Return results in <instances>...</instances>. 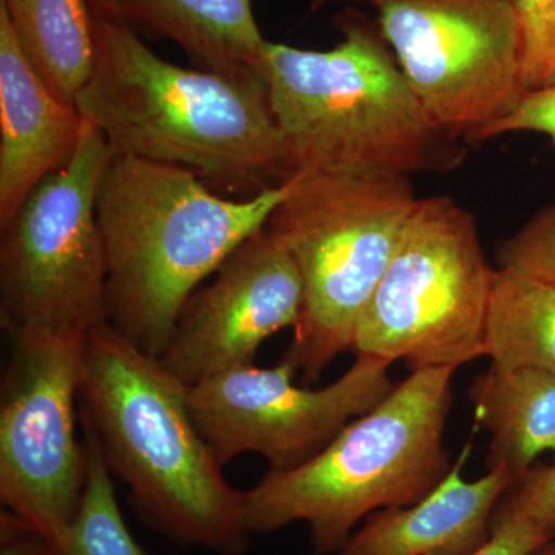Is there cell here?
Returning a JSON list of instances; mask_svg holds the SVG:
<instances>
[{
  "label": "cell",
  "instance_id": "obj_22",
  "mask_svg": "<svg viewBox=\"0 0 555 555\" xmlns=\"http://www.w3.org/2000/svg\"><path fill=\"white\" fill-rule=\"evenodd\" d=\"M517 520L529 521L555 535V465L529 469L500 499L492 529Z\"/></svg>",
  "mask_w": 555,
  "mask_h": 555
},
{
  "label": "cell",
  "instance_id": "obj_11",
  "mask_svg": "<svg viewBox=\"0 0 555 555\" xmlns=\"http://www.w3.org/2000/svg\"><path fill=\"white\" fill-rule=\"evenodd\" d=\"M389 367L378 358L357 356L337 382L308 389L295 385L298 371L286 358L273 367L248 364L189 387L190 412L222 466L254 452L268 460L270 470H291L387 397L396 387Z\"/></svg>",
  "mask_w": 555,
  "mask_h": 555
},
{
  "label": "cell",
  "instance_id": "obj_13",
  "mask_svg": "<svg viewBox=\"0 0 555 555\" xmlns=\"http://www.w3.org/2000/svg\"><path fill=\"white\" fill-rule=\"evenodd\" d=\"M82 130L79 109L51 90L0 10V229L68 163Z\"/></svg>",
  "mask_w": 555,
  "mask_h": 555
},
{
  "label": "cell",
  "instance_id": "obj_24",
  "mask_svg": "<svg viewBox=\"0 0 555 555\" xmlns=\"http://www.w3.org/2000/svg\"><path fill=\"white\" fill-rule=\"evenodd\" d=\"M553 537L529 521H507L492 529L489 542L474 555H528Z\"/></svg>",
  "mask_w": 555,
  "mask_h": 555
},
{
  "label": "cell",
  "instance_id": "obj_20",
  "mask_svg": "<svg viewBox=\"0 0 555 555\" xmlns=\"http://www.w3.org/2000/svg\"><path fill=\"white\" fill-rule=\"evenodd\" d=\"M499 268L513 269L555 284V204L503 241L496 248Z\"/></svg>",
  "mask_w": 555,
  "mask_h": 555
},
{
  "label": "cell",
  "instance_id": "obj_18",
  "mask_svg": "<svg viewBox=\"0 0 555 555\" xmlns=\"http://www.w3.org/2000/svg\"><path fill=\"white\" fill-rule=\"evenodd\" d=\"M485 357L496 367L555 374V284L495 269L485 328Z\"/></svg>",
  "mask_w": 555,
  "mask_h": 555
},
{
  "label": "cell",
  "instance_id": "obj_15",
  "mask_svg": "<svg viewBox=\"0 0 555 555\" xmlns=\"http://www.w3.org/2000/svg\"><path fill=\"white\" fill-rule=\"evenodd\" d=\"M91 14L169 39L198 65L229 76L258 73L266 40L251 0H86Z\"/></svg>",
  "mask_w": 555,
  "mask_h": 555
},
{
  "label": "cell",
  "instance_id": "obj_27",
  "mask_svg": "<svg viewBox=\"0 0 555 555\" xmlns=\"http://www.w3.org/2000/svg\"><path fill=\"white\" fill-rule=\"evenodd\" d=\"M555 537V535H554Z\"/></svg>",
  "mask_w": 555,
  "mask_h": 555
},
{
  "label": "cell",
  "instance_id": "obj_19",
  "mask_svg": "<svg viewBox=\"0 0 555 555\" xmlns=\"http://www.w3.org/2000/svg\"><path fill=\"white\" fill-rule=\"evenodd\" d=\"M80 425L87 455L86 488L67 534L53 545L56 555H147L120 513L113 474L93 426L83 415Z\"/></svg>",
  "mask_w": 555,
  "mask_h": 555
},
{
  "label": "cell",
  "instance_id": "obj_14",
  "mask_svg": "<svg viewBox=\"0 0 555 555\" xmlns=\"http://www.w3.org/2000/svg\"><path fill=\"white\" fill-rule=\"evenodd\" d=\"M469 448L448 476L414 505L387 507L366 518L337 555H474L492 535V516L514 483L505 469L463 478Z\"/></svg>",
  "mask_w": 555,
  "mask_h": 555
},
{
  "label": "cell",
  "instance_id": "obj_17",
  "mask_svg": "<svg viewBox=\"0 0 555 555\" xmlns=\"http://www.w3.org/2000/svg\"><path fill=\"white\" fill-rule=\"evenodd\" d=\"M0 10L51 90L76 105L94 67L93 16L86 0H0Z\"/></svg>",
  "mask_w": 555,
  "mask_h": 555
},
{
  "label": "cell",
  "instance_id": "obj_9",
  "mask_svg": "<svg viewBox=\"0 0 555 555\" xmlns=\"http://www.w3.org/2000/svg\"><path fill=\"white\" fill-rule=\"evenodd\" d=\"M361 3L438 129L480 141L528 91L518 0H310V10Z\"/></svg>",
  "mask_w": 555,
  "mask_h": 555
},
{
  "label": "cell",
  "instance_id": "obj_8",
  "mask_svg": "<svg viewBox=\"0 0 555 555\" xmlns=\"http://www.w3.org/2000/svg\"><path fill=\"white\" fill-rule=\"evenodd\" d=\"M115 149L93 124L72 158L40 182L2 229L0 320L11 334L87 335L108 321L107 261L96 198Z\"/></svg>",
  "mask_w": 555,
  "mask_h": 555
},
{
  "label": "cell",
  "instance_id": "obj_12",
  "mask_svg": "<svg viewBox=\"0 0 555 555\" xmlns=\"http://www.w3.org/2000/svg\"><path fill=\"white\" fill-rule=\"evenodd\" d=\"M301 309L297 262L264 228L188 299L160 363L189 387L255 364L262 343L297 326Z\"/></svg>",
  "mask_w": 555,
  "mask_h": 555
},
{
  "label": "cell",
  "instance_id": "obj_3",
  "mask_svg": "<svg viewBox=\"0 0 555 555\" xmlns=\"http://www.w3.org/2000/svg\"><path fill=\"white\" fill-rule=\"evenodd\" d=\"M287 192L288 179L230 199L192 171L115 150L96 198L109 324L163 357L196 287L268 225Z\"/></svg>",
  "mask_w": 555,
  "mask_h": 555
},
{
  "label": "cell",
  "instance_id": "obj_6",
  "mask_svg": "<svg viewBox=\"0 0 555 555\" xmlns=\"http://www.w3.org/2000/svg\"><path fill=\"white\" fill-rule=\"evenodd\" d=\"M408 175L360 167L298 171L268 228L297 262L302 309L283 358L318 382L352 352L357 328L416 204Z\"/></svg>",
  "mask_w": 555,
  "mask_h": 555
},
{
  "label": "cell",
  "instance_id": "obj_2",
  "mask_svg": "<svg viewBox=\"0 0 555 555\" xmlns=\"http://www.w3.org/2000/svg\"><path fill=\"white\" fill-rule=\"evenodd\" d=\"M80 414L139 521L179 547L244 555L250 531L233 488L201 436L189 386L107 323L87 335Z\"/></svg>",
  "mask_w": 555,
  "mask_h": 555
},
{
  "label": "cell",
  "instance_id": "obj_4",
  "mask_svg": "<svg viewBox=\"0 0 555 555\" xmlns=\"http://www.w3.org/2000/svg\"><path fill=\"white\" fill-rule=\"evenodd\" d=\"M334 49L266 40L258 73L286 147L291 173L360 167L427 173L454 169L456 139L438 129L377 21L346 7L332 17Z\"/></svg>",
  "mask_w": 555,
  "mask_h": 555
},
{
  "label": "cell",
  "instance_id": "obj_25",
  "mask_svg": "<svg viewBox=\"0 0 555 555\" xmlns=\"http://www.w3.org/2000/svg\"><path fill=\"white\" fill-rule=\"evenodd\" d=\"M0 555H56V551L53 543L33 526L3 509L0 514Z\"/></svg>",
  "mask_w": 555,
  "mask_h": 555
},
{
  "label": "cell",
  "instance_id": "obj_26",
  "mask_svg": "<svg viewBox=\"0 0 555 555\" xmlns=\"http://www.w3.org/2000/svg\"><path fill=\"white\" fill-rule=\"evenodd\" d=\"M528 555H555V537L547 540L546 543H543L542 546L537 547V550L532 551V553Z\"/></svg>",
  "mask_w": 555,
  "mask_h": 555
},
{
  "label": "cell",
  "instance_id": "obj_5",
  "mask_svg": "<svg viewBox=\"0 0 555 555\" xmlns=\"http://www.w3.org/2000/svg\"><path fill=\"white\" fill-rule=\"evenodd\" d=\"M455 371L411 372L305 465L269 470L244 491L250 534L305 521L313 553L337 554L364 518L429 494L452 467L444 429Z\"/></svg>",
  "mask_w": 555,
  "mask_h": 555
},
{
  "label": "cell",
  "instance_id": "obj_23",
  "mask_svg": "<svg viewBox=\"0 0 555 555\" xmlns=\"http://www.w3.org/2000/svg\"><path fill=\"white\" fill-rule=\"evenodd\" d=\"M520 131L543 134L555 149V86L528 91L506 118L485 130L480 141Z\"/></svg>",
  "mask_w": 555,
  "mask_h": 555
},
{
  "label": "cell",
  "instance_id": "obj_16",
  "mask_svg": "<svg viewBox=\"0 0 555 555\" xmlns=\"http://www.w3.org/2000/svg\"><path fill=\"white\" fill-rule=\"evenodd\" d=\"M474 418L491 434L486 465L514 481L545 452L555 455V374L539 367L494 364L469 387Z\"/></svg>",
  "mask_w": 555,
  "mask_h": 555
},
{
  "label": "cell",
  "instance_id": "obj_1",
  "mask_svg": "<svg viewBox=\"0 0 555 555\" xmlns=\"http://www.w3.org/2000/svg\"><path fill=\"white\" fill-rule=\"evenodd\" d=\"M93 73L76 108L116 152L181 167L208 188L248 196L292 177L259 73L179 67L124 25L93 16Z\"/></svg>",
  "mask_w": 555,
  "mask_h": 555
},
{
  "label": "cell",
  "instance_id": "obj_21",
  "mask_svg": "<svg viewBox=\"0 0 555 555\" xmlns=\"http://www.w3.org/2000/svg\"><path fill=\"white\" fill-rule=\"evenodd\" d=\"M526 91L555 86V0H518Z\"/></svg>",
  "mask_w": 555,
  "mask_h": 555
},
{
  "label": "cell",
  "instance_id": "obj_10",
  "mask_svg": "<svg viewBox=\"0 0 555 555\" xmlns=\"http://www.w3.org/2000/svg\"><path fill=\"white\" fill-rule=\"evenodd\" d=\"M87 335L35 328L11 334L0 386V500L53 545L67 534L86 488L76 400Z\"/></svg>",
  "mask_w": 555,
  "mask_h": 555
},
{
  "label": "cell",
  "instance_id": "obj_7",
  "mask_svg": "<svg viewBox=\"0 0 555 555\" xmlns=\"http://www.w3.org/2000/svg\"><path fill=\"white\" fill-rule=\"evenodd\" d=\"M495 269L473 215L448 196L418 198L357 328L352 352L411 372L485 357Z\"/></svg>",
  "mask_w": 555,
  "mask_h": 555
}]
</instances>
